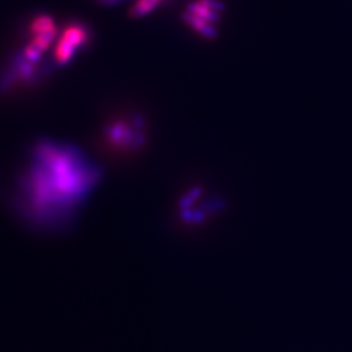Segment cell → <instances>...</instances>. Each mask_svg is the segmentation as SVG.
<instances>
[{"label":"cell","mask_w":352,"mask_h":352,"mask_svg":"<svg viewBox=\"0 0 352 352\" xmlns=\"http://www.w3.org/2000/svg\"><path fill=\"white\" fill-rule=\"evenodd\" d=\"M91 38V31L82 21L69 22L65 28L60 29L53 58L58 65L68 63L76 53L84 48Z\"/></svg>","instance_id":"7a4b0ae2"},{"label":"cell","mask_w":352,"mask_h":352,"mask_svg":"<svg viewBox=\"0 0 352 352\" xmlns=\"http://www.w3.org/2000/svg\"><path fill=\"white\" fill-rule=\"evenodd\" d=\"M163 0H138L132 7V15L135 17L144 16L150 12H153L158 3Z\"/></svg>","instance_id":"3957f363"},{"label":"cell","mask_w":352,"mask_h":352,"mask_svg":"<svg viewBox=\"0 0 352 352\" xmlns=\"http://www.w3.org/2000/svg\"><path fill=\"white\" fill-rule=\"evenodd\" d=\"M101 3H107V5H112V3H119L122 0H100Z\"/></svg>","instance_id":"277c9868"},{"label":"cell","mask_w":352,"mask_h":352,"mask_svg":"<svg viewBox=\"0 0 352 352\" xmlns=\"http://www.w3.org/2000/svg\"><path fill=\"white\" fill-rule=\"evenodd\" d=\"M223 6L217 0H196L186 8L184 21L197 34L214 37L221 21Z\"/></svg>","instance_id":"6da1fadb"}]
</instances>
